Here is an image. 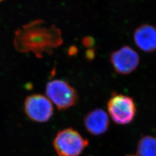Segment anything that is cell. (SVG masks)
Instances as JSON below:
<instances>
[{
    "instance_id": "obj_4",
    "label": "cell",
    "mask_w": 156,
    "mask_h": 156,
    "mask_svg": "<svg viewBox=\"0 0 156 156\" xmlns=\"http://www.w3.org/2000/svg\"><path fill=\"white\" fill-rule=\"evenodd\" d=\"M24 109L28 119L37 123L49 121L54 113L51 101L45 95L39 94L27 96L24 102Z\"/></svg>"
},
{
    "instance_id": "obj_5",
    "label": "cell",
    "mask_w": 156,
    "mask_h": 156,
    "mask_svg": "<svg viewBox=\"0 0 156 156\" xmlns=\"http://www.w3.org/2000/svg\"><path fill=\"white\" fill-rule=\"evenodd\" d=\"M112 65L116 73L121 75H128L134 71L140 64L139 55L135 50L125 46L112 53Z\"/></svg>"
},
{
    "instance_id": "obj_7",
    "label": "cell",
    "mask_w": 156,
    "mask_h": 156,
    "mask_svg": "<svg viewBox=\"0 0 156 156\" xmlns=\"http://www.w3.org/2000/svg\"><path fill=\"white\" fill-rule=\"evenodd\" d=\"M136 45L145 52L156 50V27L150 24H144L136 29L134 34Z\"/></svg>"
},
{
    "instance_id": "obj_9",
    "label": "cell",
    "mask_w": 156,
    "mask_h": 156,
    "mask_svg": "<svg viewBox=\"0 0 156 156\" xmlns=\"http://www.w3.org/2000/svg\"><path fill=\"white\" fill-rule=\"evenodd\" d=\"M5 1V0H0V2H2V1Z\"/></svg>"
},
{
    "instance_id": "obj_6",
    "label": "cell",
    "mask_w": 156,
    "mask_h": 156,
    "mask_svg": "<svg viewBox=\"0 0 156 156\" xmlns=\"http://www.w3.org/2000/svg\"><path fill=\"white\" fill-rule=\"evenodd\" d=\"M109 118L106 112L96 108L87 113L84 117V127L92 135L100 136L105 133L109 127Z\"/></svg>"
},
{
    "instance_id": "obj_10",
    "label": "cell",
    "mask_w": 156,
    "mask_h": 156,
    "mask_svg": "<svg viewBox=\"0 0 156 156\" xmlns=\"http://www.w3.org/2000/svg\"></svg>"
},
{
    "instance_id": "obj_3",
    "label": "cell",
    "mask_w": 156,
    "mask_h": 156,
    "mask_svg": "<svg viewBox=\"0 0 156 156\" xmlns=\"http://www.w3.org/2000/svg\"><path fill=\"white\" fill-rule=\"evenodd\" d=\"M107 109L112 120L120 125L131 123L136 113V105L131 97L116 93L112 95L109 99Z\"/></svg>"
},
{
    "instance_id": "obj_2",
    "label": "cell",
    "mask_w": 156,
    "mask_h": 156,
    "mask_svg": "<svg viewBox=\"0 0 156 156\" xmlns=\"http://www.w3.org/2000/svg\"><path fill=\"white\" fill-rule=\"evenodd\" d=\"M45 94L60 111L67 110L75 106L79 99L76 89L68 82L62 79H54L48 82Z\"/></svg>"
},
{
    "instance_id": "obj_1",
    "label": "cell",
    "mask_w": 156,
    "mask_h": 156,
    "mask_svg": "<svg viewBox=\"0 0 156 156\" xmlns=\"http://www.w3.org/2000/svg\"><path fill=\"white\" fill-rule=\"evenodd\" d=\"M53 145L58 156H79L88 146L89 140L73 128H67L57 133Z\"/></svg>"
},
{
    "instance_id": "obj_8",
    "label": "cell",
    "mask_w": 156,
    "mask_h": 156,
    "mask_svg": "<svg viewBox=\"0 0 156 156\" xmlns=\"http://www.w3.org/2000/svg\"><path fill=\"white\" fill-rule=\"evenodd\" d=\"M137 156H156V138L146 136L140 140L137 146Z\"/></svg>"
}]
</instances>
